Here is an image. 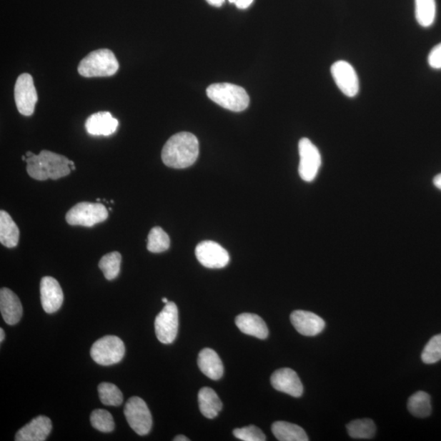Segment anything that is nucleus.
I'll list each match as a JSON object with an SVG mask.
<instances>
[{
  "instance_id": "nucleus-1",
  "label": "nucleus",
  "mask_w": 441,
  "mask_h": 441,
  "mask_svg": "<svg viewBox=\"0 0 441 441\" xmlns=\"http://www.w3.org/2000/svg\"><path fill=\"white\" fill-rule=\"evenodd\" d=\"M199 153L197 137L182 132L172 136L162 150V160L168 167L186 169L196 163Z\"/></svg>"
},
{
  "instance_id": "nucleus-2",
  "label": "nucleus",
  "mask_w": 441,
  "mask_h": 441,
  "mask_svg": "<svg viewBox=\"0 0 441 441\" xmlns=\"http://www.w3.org/2000/svg\"><path fill=\"white\" fill-rule=\"evenodd\" d=\"M26 162L28 174L38 181L57 180L70 174L71 170L76 169L72 160L45 150L39 154H34L32 157L26 159Z\"/></svg>"
},
{
  "instance_id": "nucleus-3",
  "label": "nucleus",
  "mask_w": 441,
  "mask_h": 441,
  "mask_svg": "<svg viewBox=\"0 0 441 441\" xmlns=\"http://www.w3.org/2000/svg\"><path fill=\"white\" fill-rule=\"evenodd\" d=\"M119 62L113 51L103 49L91 51L79 62L78 72L86 78L114 76L119 70Z\"/></svg>"
},
{
  "instance_id": "nucleus-4",
  "label": "nucleus",
  "mask_w": 441,
  "mask_h": 441,
  "mask_svg": "<svg viewBox=\"0 0 441 441\" xmlns=\"http://www.w3.org/2000/svg\"><path fill=\"white\" fill-rule=\"evenodd\" d=\"M209 99L227 110L240 112L249 105V96L242 87L229 83L214 84L206 91Z\"/></svg>"
},
{
  "instance_id": "nucleus-5",
  "label": "nucleus",
  "mask_w": 441,
  "mask_h": 441,
  "mask_svg": "<svg viewBox=\"0 0 441 441\" xmlns=\"http://www.w3.org/2000/svg\"><path fill=\"white\" fill-rule=\"evenodd\" d=\"M125 354L124 343L119 337L108 335L94 343L91 357L96 364L109 366L122 362Z\"/></svg>"
},
{
  "instance_id": "nucleus-6",
  "label": "nucleus",
  "mask_w": 441,
  "mask_h": 441,
  "mask_svg": "<svg viewBox=\"0 0 441 441\" xmlns=\"http://www.w3.org/2000/svg\"><path fill=\"white\" fill-rule=\"evenodd\" d=\"M108 211L99 203L81 202L74 206L66 216L68 224L91 227L108 219Z\"/></svg>"
},
{
  "instance_id": "nucleus-7",
  "label": "nucleus",
  "mask_w": 441,
  "mask_h": 441,
  "mask_svg": "<svg viewBox=\"0 0 441 441\" xmlns=\"http://www.w3.org/2000/svg\"><path fill=\"white\" fill-rule=\"evenodd\" d=\"M124 412L129 426L139 436H146L151 432L152 416L144 400L137 397H131Z\"/></svg>"
},
{
  "instance_id": "nucleus-8",
  "label": "nucleus",
  "mask_w": 441,
  "mask_h": 441,
  "mask_svg": "<svg viewBox=\"0 0 441 441\" xmlns=\"http://www.w3.org/2000/svg\"><path fill=\"white\" fill-rule=\"evenodd\" d=\"M179 309L173 302H169L154 320V330L158 340L164 345H171L179 332Z\"/></svg>"
},
{
  "instance_id": "nucleus-9",
  "label": "nucleus",
  "mask_w": 441,
  "mask_h": 441,
  "mask_svg": "<svg viewBox=\"0 0 441 441\" xmlns=\"http://www.w3.org/2000/svg\"><path fill=\"white\" fill-rule=\"evenodd\" d=\"M299 173L303 181L311 182L316 179L320 166H322V156L318 148L314 143L303 137L299 142Z\"/></svg>"
},
{
  "instance_id": "nucleus-10",
  "label": "nucleus",
  "mask_w": 441,
  "mask_h": 441,
  "mask_svg": "<svg viewBox=\"0 0 441 441\" xmlns=\"http://www.w3.org/2000/svg\"><path fill=\"white\" fill-rule=\"evenodd\" d=\"M14 97L17 110L25 117H31L38 101V95L34 80L30 74H21L17 78Z\"/></svg>"
},
{
  "instance_id": "nucleus-11",
  "label": "nucleus",
  "mask_w": 441,
  "mask_h": 441,
  "mask_svg": "<svg viewBox=\"0 0 441 441\" xmlns=\"http://www.w3.org/2000/svg\"><path fill=\"white\" fill-rule=\"evenodd\" d=\"M331 74L337 88L348 97L356 96L360 91L358 74L350 63L337 61L331 66Z\"/></svg>"
},
{
  "instance_id": "nucleus-12",
  "label": "nucleus",
  "mask_w": 441,
  "mask_h": 441,
  "mask_svg": "<svg viewBox=\"0 0 441 441\" xmlns=\"http://www.w3.org/2000/svg\"><path fill=\"white\" fill-rule=\"evenodd\" d=\"M196 256L200 264L210 269L225 267L230 261L228 252L211 240H205L197 246Z\"/></svg>"
},
{
  "instance_id": "nucleus-13",
  "label": "nucleus",
  "mask_w": 441,
  "mask_h": 441,
  "mask_svg": "<svg viewBox=\"0 0 441 441\" xmlns=\"http://www.w3.org/2000/svg\"><path fill=\"white\" fill-rule=\"evenodd\" d=\"M40 296L44 310L49 314L59 311L64 300L60 284L51 277H45L41 279Z\"/></svg>"
},
{
  "instance_id": "nucleus-14",
  "label": "nucleus",
  "mask_w": 441,
  "mask_h": 441,
  "mask_svg": "<svg viewBox=\"0 0 441 441\" xmlns=\"http://www.w3.org/2000/svg\"><path fill=\"white\" fill-rule=\"evenodd\" d=\"M272 387L279 392L299 398L303 393L302 383L296 372L289 368L280 369L272 375Z\"/></svg>"
},
{
  "instance_id": "nucleus-15",
  "label": "nucleus",
  "mask_w": 441,
  "mask_h": 441,
  "mask_svg": "<svg viewBox=\"0 0 441 441\" xmlns=\"http://www.w3.org/2000/svg\"><path fill=\"white\" fill-rule=\"evenodd\" d=\"M290 320L295 329L304 336H316L325 327L324 320L310 312L295 311L291 314Z\"/></svg>"
},
{
  "instance_id": "nucleus-16",
  "label": "nucleus",
  "mask_w": 441,
  "mask_h": 441,
  "mask_svg": "<svg viewBox=\"0 0 441 441\" xmlns=\"http://www.w3.org/2000/svg\"><path fill=\"white\" fill-rule=\"evenodd\" d=\"M51 422L48 417L39 416L20 429L15 436L16 441H44L51 431Z\"/></svg>"
},
{
  "instance_id": "nucleus-17",
  "label": "nucleus",
  "mask_w": 441,
  "mask_h": 441,
  "mask_svg": "<svg viewBox=\"0 0 441 441\" xmlns=\"http://www.w3.org/2000/svg\"><path fill=\"white\" fill-rule=\"evenodd\" d=\"M0 312L2 317L9 325H15L21 319L23 308L19 297L7 288L0 290Z\"/></svg>"
},
{
  "instance_id": "nucleus-18",
  "label": "nucleus",
  "mask_w": 441,
  "mask_h": 441,
  "mask_svg": "<svg viewBox=\"0 0 441 441\" xmlns=\"http://www.w3.org/2000/svg\"><path fill=\"white\" fill-rule=\"evenodd\" d=\"M118 126V120L107 112L91 114L85 123L86 130L93 136H110L116 133Z\"/></svg>"
},
{
  "instance_id": "nucleus-19",
  "label": "nucleus",
  "mask_w": 441,
  "mask_h": 441,
  "mask_svg": "<svg viewBox=\"0 0 441 441\" xmlns=\"http://www.w3.org/2000/svg\"><path fill=\"white\" fill-rule=\"evenodd\" d=\"M236 324L242 333L254 336L257 339L266 340L269 334L264 320L256 314H239L236 318Z\"/></svg>"
},
{
  "instance_id": "nucleus-20",
  "label": "nucleus",
  "mask_w": 441,
  "mask_h": 441,
  "mask_svg": "<svg viewBox=\"0 0 441 441\" xmlns=\"http://www.w3.org/2000/svg\"><path fill=\"white\" fill-rule=\"evenodd\" d=\"M198 366L205 376L213 380H220L224 372L219 355L210 348H204L199 352Z\"/></svg>"
},
{
  "instance_id": "nucleus-21",
  "label": "nucleus",
  "mask_w": 441,
  "mask_h": 441,
  "mask_svg": "<svg viewBox=\"0 0 441 441\" xmlns=\"http://www.w3.org/2000/svg\"><path fill=\"white\" fill-rule=\"evenodd\" d=\"M199 408L207 419H214L222 408V403L217 393L210 387H203L198 395Z\"/></svg>"
},
{
  "instance_id": "nucleus-22",
  "label": "nucleus",
  "mask_w": 441,
  "mask_h": 441,
  "mask_svg": "<svg viewBox=\"0 0 441 441\" xmlns=\"http://www.w3.org/2000/svg\"><path fill=\"white\" fill-rule=\"evenodd\" d=\"M19 229L4 210L0 211V242L5 247L14 248L19 242Z\"/></svg>"
},
{
  "instance_id": "nucleus-23",
  "label": "nucleus",
  "mask_w": 441,
  "mask_h": 441,
  "mask_svg": "<svg viewBox=\"0 0 441 441\" xmlns=\"http://www.w3.org/2000/svg\"><path fill=\"white\" fill-rule=\"evenodd\" d=\"M272 430L274 436L280 441H308L304 430L299 425L288 422L273 423Z\"/></svg>"
},
{
  "instance_id": "nucleus-24",
  "label": "nucleus",
  "mask_w": 441,
  "mask_h": 441,
  "mask_svg": "<svg viewBox=\"0 0 441 441\" xmlns=\"http://www.w3.org/2000/svg\"><path fill=\"white\" fill-rule=\"evenodd\" d=\"M436 15V0H415L416 20L421 26L427 28L432 26Z\"/></svg>"
},
{
  "instance_id": "nucleus-25",
  "label": "nucleus",
  "mask_w": 441,
  "mask_h": 441,
  "mask_svg": "<svg viewBox=\"0 0 441 441\" xmlns=\"http://www.w3.org/2000/svg\"><path fill=\"white\" fill-rule=\"evenodd\" d=\"M408 410L417 417H427L432 413L431 397L427 392H417L410 397Z\"/></svg>"
},
{
  "instance_id": "nucleus-26",
  "label": "nucleus",
  "mask_w": 441,
  "mask_h": 441,
  "mask_svg": "<svg viewBox=\"0 0 441 441\" xmlns=\"http://www.w3.org/2000/svg\"><path fill=\"white\" fill-rule=\"evenodd\" d=\"M348 434L355 439H371L375 436L376 426L370 419L357 420L347 426Z\"/></svg>"
},
{
  "instance_id": "nucleus-27",
  "label": "nucleus",
  "mask_w": 441,
  "mask_h": 441,
  "mask_svg": "<svg viewBox=\"0 0 441 441\" xmlns=\"http://www.w3.org/2000/svg\"><path fill=\"white\" fill-rule=\"evenodd\" d=\"M170 246V239L162 227H153L148 234L147 249L152 253L159 254L168 250Z\"/></svg>"
},
{
  "instance_id": "nucleus-28",
  "label": "nucleus",
  "mask_w": 441,
  "mask_h": 441,
  "mask_svg": "<svg viewBox=\"0 0 441 441\" xmlns=\"http://www.w3.org/2000/svg\"><path fill=\"white\" fill-rule=\"evenodd\" d=\"M122 256L119 252H112L101 257L99 262V268L104 274V277L108 280L116 279L120 272Z\"/></svg>"
},
{
  "instance_id": "nucleus-29",
  "label": "nucleus",
  "mask_w": 441,
  "mask_h": 441,
  "mask_svg": "<svg viewBox=\"0 0 441 441\" xmlns=\"http://www.w3.org/2000/svg\"><path fill=\"white\" fill-rule=\"evenodd\" d=\"M101 402L108 406H119L123 403V393L117 386L110 382H102L99 388Z\"/></svg>"
},
{
  "instance_id": "nucleus-30",
  "label": "nucleus",
  "mask_w": 441,
  "mask_h": 441,
  "mask_svg": "<svg viewBox=\"0 0 441 441\" xmlns=\"http://www.w3.org/2000/svg\"><path fill=\"white\" fill-rule=\"evenodd\" d=\"M90 422L97 431L108 433L114 431V422L110 412L105 410H96L90 416Z\"/></svg>"
},
{
  "instance_id": "nucleus-31",
  "label": "nucleus",
  "mask_w": 441,
  "mask_h": 441,
  "mask_svg": "<svg viewBox=\"0 0 441 441\" xmlns=\"http://www.w3.org/2000/svg\"><path fill=\"white\" fill-rule=\"evenodd\" d=\"M441 360V334L432 337L422 353L423 363L432 365Z\"/></svg>"
},
{
  "instance_id": "nucleus-32",
  "label": "nucleus",
  "mask_w": 441,
  "mask_h": 441,
  "mask_svg": "<svg viewBox=\"0 0 441 441\" xmlns=\"http://www.w3.org/2000/svg\"><path fill=\"white\" fill-rule=\"evenodd\" d=\"M233 435L244 441H265L267 437L261 429L254 425L234 429Z\"/></svg>"
},
{
  "instance_id": "nucleus-33",
  "label": "nucleus",
  "mask_w": 441,
  "mask_h": 441,
  "mask_svg": "<svg viewBox=\"0 0 441 441\" xmlns=\"http://www.w3.org/2000/svg\"><path fill=\"white\" fill-rule=\"evenodd\" d=\"M429 66L435 70H441V43L435 46L427 57Z\"/></svg>"
},
{
  "instance_id": "nucleus-34",
  "label": "nucleus",
  "mask_w": 441,
  "mask_h": 441,
  "mask_svg": "<svg viewBox=\"0 0 441 441\" xmlns=\"http://www.w3.org/2000/svg\"><path fill=\"white\" fill-rule=\"evenodd\" d=\"M231 4H236L237 7L239 9H246L253 4L254 0H228Z\"/></svg>"
},
{
  "instance_id": "nucleus-35",
  "label": "nucleus",
  "mask_w": 441,
  "mask_h": 441,
  "mask_svg": "<svg viewBox=\"0 0 441 441\" xmlns=\"http://www.w3.org/2000/svg\"><path fill=\"white\" fill-rule=\"evenodd\" d=\"M210 5L219 8L225 3V0H206Z\"/></svg>"
},
{
  "instance_id": "nucleus-36",
  "label": "nucleus",
  "mask_w": 441,
  "mask_h": 441,
  "mask_svg": "<svg viewBox=\"0 0 441 441\" xmlns=\"http://www.w3.org/2000/svg\"><path fill=\"white\" fill-rule=\"evenodd\" d=\"M433 183L434 186L441 191V174L434 177Z\"/></svg>"
},
{
  "instance_id": "nucleus-37",
  "label": "nucleus",
  "mask_w": 441,
  "mask_h": 441,
  "mask_svg": "<svg viewBox=\"0 0 441 441\" xmlns=\"http://www.w3.org/2000/svg\"><path fill=\"white\" fill-rule=\"evenodd\" d=\"M174 441H189L190 439L187 438L185 436H182V435H179V436H177L174 439Z\"/></svg>"
},
{
  "instance_id": "nucleus-38",
  "label": "nucleus",
  "mask_w": 441,
  "mask_h": 441,
  "mask_svg": "<svg viewBox=\"0 0 441 441\" xmlns=\"http://www.w3.org/2000/svg\"><path fill=\"white\" fill-rule=\"evenodd\" d=\"M4 329L1 328L0 329V342H3V341L4 340Z\"/></svg>"
},
{
  "instance_id": "nucleus-39",
  "label": "nucleus",
  "mask_w": 441,
  "mask_h": 441,
  "mask_svg": "<svg viewBox=\"0 0 441 441\" xmlns=\"http://www.w3.org/2000/svg\"><path fill=\"white\" fill-rule=\"evenodd\" d=\"M162 301H163L164 303H165V304H167V303L169 302V300L167 299H166V297H164Z\"/></svg>"
}]
</instances>
